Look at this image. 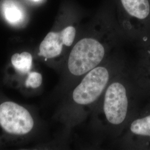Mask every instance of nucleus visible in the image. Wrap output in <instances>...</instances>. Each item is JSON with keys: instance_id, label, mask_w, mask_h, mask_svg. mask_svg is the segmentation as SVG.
I'll return each mask as SVG.
<instances>
[{"instance_id": "obj_4", "label": "nucleus", "mask_w": 150, "mask_h": 150, "mask_svg": "<svg viewBox=\"0 0 150 150\" xmlns=\"http://www.w3.org/2000/svg\"><path fill=\"white\" fill-rule=\"evenodd\" d=\"M113 5L124 38L134 37L150 16V0H113Z\"/></svg>"}, {"instance_id": "obj_11", "label": "nucleus", "mask_w": 150, "mask_h": 150, "mask_svg": "<svg viewBox=\"0 0 150 150\" xmlns=\"http://www.w3.org/2000/svg\"><path fill=\"white\" fill-rule=\"evenodd\" d=\"M146 69L147 70V72L146 73V75L147 76V77L150 79V61H149V62H146Z\"/></svg>"}, {"instance_id": "obj_8", "label": "nucleus", "mask_w": 150, "mask_h": 150, "mask_svg": "<svg viewBox=\"0 0 150 150\" xmlns=\"http://www.w3.org/2000/svg\"><path fill=\"white\" fill-rule=\"evenodd\" d=\"M11 62L17 71L22 74H26L31 69L32 56L27 52L14 54L11 57Z\"/></svg>"}, {"instance_id": "obj_6", "label": "nucleus", "mask_w": 150, "mask_h": 150, "mask_svg": "<svg viewBox=\"0 0 150 150\" xmlns=\"http://www.w3.org/2000/svg\"><path fill=\"white\" fill-rule=\"evenodd\" d=\"M0 125L11 134H27L33 129L34 121L27 110L15 102L0 105Z\"/></svg>"}, {"instance_id": "obj_2", "label": "nucleus", "mask_w": 150, "mask_h": 150, "mask_svg": "<svg viewBox=\"0 0 150 150\" xmlns=\"http://www.w3.org/2000/svg\"><path fill=\"white\" fill-rule=\"evenodd\" d=\"M125 68L116 75L91 112L92 128L102 136L117 137L133 117L134 89Z\"/></svg>"}, {"instance_id": "obj_1", "label": "nucleus", "mask_w": 150, "mask_h": 150, "mask_svg": "<svg viewBox=\"0 0 150 150\" xmlns=\"http://www.w3.org/2000/svg\"><path fill=\"white\" fill-rule=\"evenodd\" d=\"M122 39L113 6L106 5L83 26L71 48L67 62L69 74L79 80L111 57Z\"/></svg>"}, {"instance_id": "obj_3", "label": "nucleus", "mask_w": 150, "mask_h": 150, "mask_svg": "<svg viewBox=\"0 0 150 150\" xmlns=\"http://www.w3.org/2000/svg\"><path fill=\"white\" fill-rule=\"evenodd\" d=\"M124 68L123 61L112 55L78 81L71 95L76 121L80 123L91 114L110 82Z\"/></svg>"}, {"instance_id": "obj_9", "label": "nucleus", "mask_w": 150, "mask_h": 150, "mask_svg": "<svg viewBox=\"0 0 150 150\" xmlns=\"http://www.w3.org/2000/svg\"><path fill=\"white\" fill-rule=\"evenodd\" d=\"M4 10L6 20L10 23H17L20 21L23 17L21 9L11 1H7L6 3Z\"/></svg>"}, {"instance_id": "obj_7", "label": "nucleus", "mask_w": 150, "mask_h": 150, "mask_svg": "<svg viewBox=\"0 0 150 150\" xmlns=\"http://www.w3.org/2000/svg\"><path fill=\"white\" fill-rule=\"evenodd\" d=\"M123 132L125 144H129L135 139H150V113L140 117H133Z\"/></svg>"}, {"instance_id": "obj_5", "label": "nucleus", "mask_w": 150, "mask_h": 150, "mask_svg": "<svg viewBox=\"0 0 150 150\" xmlns=\"http://www.w3.org/2000/svg\"><path fill=\"white\" fill-rule=\"evenodd\" d=\"M82 20L81 15L59 31L49 32L40 45L39 56L46 60L54 59L63 54L64 48H72L83 26Z\"/></svg>"}, {"instance_id": "obj_12", "label": "nucleus", "mask_w": 150, "mask_h": 150, "mask_svg": "<svg viewBox=\"0 0 150 150\" xmlns=\"http://www.w3.org/2000/svg\"><path fill=\"white\" fill-rule=\"evenodd\" d=\"M33 1H39L40 0H33Z\"/></svg>"}, {"instance_id": "obj_10", "label": "nucleus", "mask_w": 150, "mask_h": 150, "mask_svg": "<svg viewBox=\"0 0 150 150\" xmlns=\"http://www.w3.org/2000/svg\"><path fill=\"white\" fill-rule=\"evenodd\" d=\"M42 82V76L41 74L36 72H32L28 74L26 81V86L36 88L41 85Z\"/></svg>"}]
</instances>
